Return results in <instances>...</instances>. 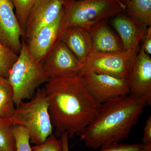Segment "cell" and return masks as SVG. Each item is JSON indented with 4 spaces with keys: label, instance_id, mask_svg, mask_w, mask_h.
<instances>
[{
    "label": "cell",
    "instance_id": "6da1fadb",
    "mask_svg": "<svg viewBox=\"0 0 151 151\" xmlns=\"http://www.w3.org/2000/svg\"><path fill=\"white\" fill-rule=\"evenodd\" d=\"M55 136L68 133L69 139L81 137L97 117L101 104L85 86L81 76L50 78L44 87Z\"/></svg>",
    "mask_w": 151,
    "mask_h": 151
},
{
    "label": "cell",
    "instance_id": "7a4b0ae2",
    "mask_svg": "<svg viewBox=\"0 0 151 151\" xmlns=\"http://www.w3.org/2000/svg\"><path fill=\"white\" fill-rule=\"evenodd\" d=\"M151 102L147 97L129 94L101 104L97 117L80 141L94 150L120 143L129 137L144 108Z\"/></svg>",
    "mask_w": 151,
    "mask_h": 151
},
{
    "label": "cell",
    "instance_id": "3957f363",
    "mask_svg": "<svg viewBox=\"0 0 151 151\" xmlns=\"http://www.w3.org/2000/svg\"><path fill=\"white\" fill-rule=\"evenodd\" d=\"M9 120L14 126L27 129L31 142L38 145L44 142L53 130L48 112V103L44 87L38 88L31 100L16 106Z\"/></svg>",
    "mask_w": 151,
    "mask_h": 151
},
{
    "label": "cell",
    "instance_id": "277c9868",
    "mask_svg": "<svg viewBox=\"0 0 151 151\" xmlns=\"http://www.w3.org/2000/svg\"><path fill=\"white\" fill-rule=\"evenodd\" d=\"M18 58L11 68L7 79L14 91L15 105L32 98L41 85L49 80L42 63L36 61L30 53L24 40Z\"/></svg>",
    "mask_w": 151,
    "mask_h": 151
},
{
    "label": "cell",
    "instance_id": "5b68a950",
    "mask_svg": "<svg viewBox=\"0 0 151 151\" xmlns=\"http://www.w3.org/2000/svg\"><path fill=\"white\" fill-rule=\"evenodd\" d=\"M122 0H65L64 22L71 27L89 28L126 11Z\"/></svg>",
    "mask_w": 151,
    "mask_h": 151
},
{
    "label": "cell",
    "instance_id": "8992f818",
    "mask_svg": "<svg viewBox=\"0 0 151 151\" xmlns=\"http://www.w3.org/2000/svg\"><path fill=\"white\" fill-rule=\"evenodd\" d=\"M137 54L133 51L92 52L82 64L80 72L91 71L128 78Z\"/></svg>",
    "mask_w": 151,
    "mask_h": 151
},
{
    "label": "cell",
    "instance_id": "52a82bcc",
    "mask_svg": "<svg viewBox=\"0 0 151 151\" xmlns=\"http://www.w3.org/2000/svg\"><path fill=\"white\" fill-rule=\"evenodd\" d=\"M78 74L92 97L100 104L130 93L128 78L91 71H81Z\"/></svg>",
    "mask_w": 151,
    "mask_h": 151
},
{
    "label": "cell",
    "instance_id": "ba28073f",
    "mask_svg": "<svg viewBox=\"0 0 151 151\" xmlns=\"http://www.w3.org/2000/svg\"><path fill=\"white\" fill-rule=\"evenodd\" d=\"M42 63L45 71L50 79L78 75L83 65L60 40L46 56Z\"/></svg>",
    "mask_w": 151,
    "mask_h": 151
},
{
    "label": "cell",
    "instance_id": "9c48e42d",
    "mask_svg": "<svg viewBox=\"0 0 151 151\" xmlns=\"http://www.w3.org/2000/svg\"><path fill=\"white\" fill-rule=\"evenodd\" d=\"M65 0H36L29 14L24 29L26 42L42 28L55 21L64 11Z\"/></svg>",
    "mask_w": 151,
    "mask_h": 151
},
{
    "label": "cell",
    "instance_id": "30bf717a",
    "mask_svg": "<svg viewBox=\"0 0 151 151\" xmlns=\"http://www.w3.org/2000/svg\"><path fill=\"white\" fill-rule=\"evenodd\" d=\"M65 29L63 11V13L57 19L42 28L26 42L32 56L36 61L42 63L60 41Z\"/></svg>",
    "mask_w": 151,
    "mask_h": 151
},
{
    "label": "cell",
    "instance_id": "8fae6325",
    "mask_svg": "<svg viewBox=\"0 0 151 151\" xmlns=\"http://www.w3.org/2000/svg\"><path fill=\"white\" fill-rule=\"evenodd\" d=\"M11 0H0V41L19 55L24 31L14 12Z\"/></svg>",
    "mask_w": 151,
    "mask_h": 151
},
{
    "label": "cell",
    "instance_id": "7c38bea8",
    "mask_svg": "<svg viewBox=\"0 0 151 151\" xmlns=\"http://www.w3.org/2000/svg\"><path fill=\"white\" fill-rule=\"evenodd\" d=\"M128 78L129 94L147 97L151 101V58L144 50L142 44Z\"/></svg>",
    "mask_w": 151,
    "mask_h": 151
},
{
    "label": "cell",
    "instance_id": "4fadbf2b",
    "mask_svg": "<svg viewBox=\"0 0 151 151\" xmlns=\"http://www.w3.org/2000/svg\"><path fill=\"white\" fill-rule=\"evenodd\" d=\"M112 24L122 41L123 51L139 52L140 42L148 27L121 13L113 17Z\"/></svg>",
    "mask_w": 151,
    "mask_h": 151
},
{
    "label": "cell",
    "instance_id": "5bb4252c",
    "mask_svg": "<svg viewBox=\"0 0 151 151\" xmlns=\"http://www.w3.org/2000/svg\"><path fill=\"white\" fill-rule=\"evenodd\" d=\"M60 40L65 44L82 64L93 52L92 38L88 28H67Z\"/></svg>",
    "mask_w": 151,
    "mask_h": 151
},
{
    "label": "cell",
    "instance_id": "9a60e30c",
    "mask_svg": "<svg viewBox=\"0 0 151 151\" xmlns=\"http://www.w3.org/2000/svg\"><path fill=\"white\" fill-rule=\"evenodd\" d=\"M108 20L102 21L89 28L93 43L92 52H117L123 51L120 37L108 25Z\"/></svg>",
    "mask_w": 151,
    "mask_h": 151
},
{
    "label": "cell",
    "instance_id": "2e32d148",
    "mask_svg": "<svg viewBox=\"0 0 151 151\" xmlns=\"http://www.w3.org/2000/svg\"><path fill=\"white\" fill-rule=\"evenodd\" d=\"M126 6L127 16L151 26V0H122Z\"/></svg>",
    "mask_w": 151,
    "mask_h": 151
},
{
    "label": "cell",
    "instance_id": "e0dca14e",
    "mask_svg": "<svg viewBox=\"0 0 151 151\" xmlns=\"http://www.w3.org/2000/svg\"><path fill=\"white\" fill-rule=\"evenodd\" d=\"M14 91L7 78L0 76V119H9L14 111Z\"/></svg>",
    "mask_w": 151,
    "mask_h": 151
},
{
    "label": "cell",
    "instance_id": "ac0fdd59",
    "mask_svg": "<svg viewBox=\"0 0 151 151\" xmlns=\"http://www.w3.org/2000/svg\"><path fill=\"white\" fill-rule=\"evenodd\" d=\"M14 125L8 119H0V151H16Z\"/></svg>",
    "mask_w": 151,
    "mask_h": 151
},
{
    "label": "cell",
    "instance_id": "d6986e66",
    "mask_svg": "<svg viewBox=\"0 0 151 151\" xmlns=\"http://www.w3.org/2000/svg\"><path fill=\"white\" fill-rule=\"evenodd\" d=\"M18 55L0 41V76L8 78Z\"/></svg>",
    "mask_w": 151,
    "mask_h": 151
},
{
    "label": "cell",
    "instance_id": "ffe728a7",
    "mask_svg": "<svg viewBox=\"0 0 151 151\" xmlns=\"http://www.w3.org/2000/svg\"><path fill=\"white\" fill-rule=\"evenodd\" d=\"M36 1V0H11L16 9L17 18L23 30L30 11Z\"/></svg>",
    "mask_w": 151,
    "mask_h": 151
},
{
    "label": "cell",
    "instance_id": "44dd1931",
    "mask_svg": "<svg viewBox=\"0 0 151 151\" xmlns=\"http://www.w3.org/2000/svg\"><path fill=\"white\" fill-rule=\"evenodd\" d=\"M13 132L15 139L17 151H32L30 145V136L24 127L15 125Z\"/></svg>",
    "mask_w": 151,
    "mask_h": 151
},
{
    "label": "cell",
    "instance_id": "7402d4cb",
    "mask_svg": "<svg viewBox=\"0 0 151 151\" xmlns=\"http://www.w3.org/2000/svg\"><path fill=\"white\" fill-rule=\"evenodd\" d=\"M32 151H63L61 139H58L52 134L42 144L32 146Z\"/></svg>",
    "mask_w": 151,
    "mask_h": 151
},
{
    "label": "cell",
    "instance_id": "603a6c76",
    "mask_svg": "<svg viewBox=\"0 0 151 151\" xmlns=\"http://www.w3.org/2000/svg\"><path fill=\"white\" fill-rule=\"evenodd\" d=\"M99 151H144L142 145L117 143L100 149Z\"/></svg>",
    "mask_w": 151,
    "mask_h": 151
},
{
    "label": "cell",
    "instance_id": "cb8c5ba5",
    "mask_svg": "<svg viewBox=\"0 0 151 151\" xmlns=\"http://www.w3.org/2000/svg\"><path fill=\"white\" fill-rule=\"evenodd\" d=\"M151 144V116H150L146 121L144 129L142 138L143 145Z\"/></svg>",
    "mask_w": 151,
    "mask_h": 151
},
{
    "label": "cell",
    "instance_id": "d4e9b609",
    "mask_svg": "<svg viewBox=\"0 0 151 151\" xmlns=\"http://www.w3.org/2000/svg\"><path fill=\"white\" fill-rule=\"evenodd\" d=\"M142 40L143 41L142 44L144 50L146 53L149 55L151 54V26L147 29L145 34Z\"/></svg>",
    "mask_w": 151,
    "mask_h": 151
},
{
    "label": "cell",
    "instance_id": "484cf974",
    "mask_svg": "<svg viewBox=\"0 0 151 151\" xmlns=\"http://www.w3.org/2000/svg\"><path fill=\"white\" fill-rule=\"evenodd\" d=\"M60 139L62 142L63 151H69V145H68V133L65 132L63 133L60 136Z\"/></svg>",
    "mask_w": 151,
    "mask_h": 151
},
{
    "label": "cell",
    "instance_id": "4316f807",
    "mask_svg": "<svg viewBox=\"0 0 151 151\" xmlns=\"http://www.w3.org/2000/svg\"><path fill=\"white\" fill-rule=\"evenodd\" d=\"M144 151H151V145L142 146Z\"/></svg>",
    "mask_w": 151,
    "mask_h": 151
},
{
    "label": "cell",
    "instance_id": "83f0119b",
    "mask_svg": "<svg viewBox=\"0 0 151 151\" xmlns=\"http://www.w3.org/2000/svg\"></svg>",
    "mask_w": 151,
    "mask_h": 151
}]
</instances>
